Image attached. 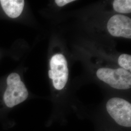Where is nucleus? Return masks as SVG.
<instances>
[{"label":"nucleus","mask_w":131,"mask_h":131,"mask_svg":"<svg viewBox=\"0 0 131 131\" xmlns=\"http://www.w3.org/2000/svg\"><path fill=\"white\" fill-rule=\"evenodd\" d=\"M51 70H49V76L52 80L55 89H63L67 83L69 70L66 59L63 54L57 53L52 56L50 61Z\"/></svg>","instance_id":"3"},{"label":"nucleus","mask_w":131,"mask_h":131,"mask_svg":"<svg viewBox=\"0 0 131 131\" xmlns=\"http://www.w3.org/2000/svg\"><path fill=\"white\" fill-rule=\"evenodd\" d=\"M74 0H56L55 2L59 6H63L69 3L74 2Z\"/></svg>","instance_id":"10"},{"label":"nucleus","mask_w":131,"mask_h":131,"mask_svg":"<svg viewBox=\"0 0 131 131\" xmlns=\"http://www.w3.org/2000/svg\"><path fill=\"white\" fill-rule=\"evenodd\" d=\"M118 63L122 69L131 71V56L127 54H122L119 57Z\"/></svg>","instance_id":"8"},{"label":"nucleus","mask_w":131,"mask_h":131,"mask_svg":"<svg viewBox=\"0 0 131 131\" xmlns=\"http://www.w3.org/2000/svg\"><path fill=\"white\" fill-rule=\"evenodd\" d=\"M28 96V90L21 81L8 86L5 90L4 99L6 106L11 108L24 102Z\"/></svg>","instance_id":"5"},{"label":"nucleus","mask_w":131,"mask_h":131,"mask_svg":"<svg viewBox=\"0 0 131 131\" xmlns=\"http://www.w3.org/2000/svg\"><path fill=\"white\" fill-rule=\"evenodd\" d=\"M0 3L5 13L11 18L19 16L24 5V0H1Z\"/></svg>","instance_id":"6"},{"label":"nucleus","mask_w":131,"mask_h":131,"mask_svg":"<svg viewBox=\"0 0 131 131\" xmlns=\"http://www.w3.org/2000/svg\"><path fill=\"white\" fill-rule=\"evenodd\" d=\"M108 114L118 124L131 126V104L125 100L119 98L110 99L106 104Z\"/></svg>","instance_id":"2"},{"label":"nucleus","mask_w":131,"mask_h":131,"mask_svg":"<svg viewBox=\"0 0 131 131\" xmlns=\"http://www.w3.org/2000/svg\"><path fill=\"white\" fill-rule=\"evenodd\" d=\"M113 8L121 13L131 12V0H115L113 2Z\"/></svg>","instance_id":"7"},{"label":"nucleus","mask_w":131,"mask_h":131,"mask_svg":"<svg viewBox=\"0 0 131 131\" xmlns=\"http://www.w3.org/2000/svg\"><path fill=\"white\" fill-rule=\"evenodd\" d=\"M99 79L114 89H127L131 88V72L122 68L112 69L101 68L97 70Z\"/></svg>","instance_id":"1"},{"label":"nucleus","mask_w":131,"mask_h":131,"mask_svg":"<svg viewBox=\"0 0 131 131\" xmlns=\"http://www.w3.org/2000/svg\"><path fill=\"white\" fill-rule=\"evenodd\" d=\"M108 31L116 37L131 38V19L123 15H115L109 20Z\"/></svg>","instance_id":"4"},{"label":"nucleus","mask_w":131,"mask_h":131,"mask_svg":"<svg viewBox=\"0 0 131 131\" xmlns=\"http://www.w3.org/2000/svg\"><path fill=\"white\" fill-rule=\"evenodd\" d=\"M20 81H21V79L19 75L16 73H12L7 77V84L8 86L19 83Z\"/></svg>","instance_id":"9"}]
</instances>
